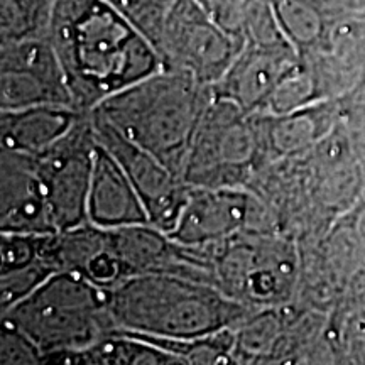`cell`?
Masks as SVG:
<instances>
[{
	"label": "cell",
	"mask_w": 365,
	"mask_h": 365,
	"mask_svg": "<svg viewBox=\"0 0 365 365\" xmlns=\"http://www.w3.org/2000/svg\"><path fill=\"white\" fill-rule=\"evenodd\" d=\"M318 2L322 4V6L325 7L330 14L362 7V0H318Z\"/></svg>",
	"instance_id": "cb8c5ba5"
},
{
	"label": "cell",
	"mask_w": 365,
	"mask_h": 365,
	"mask_svg": "<svg viewBox=\"0 0 365 365\" xmlns=\"http://www.w3.org/2000/svg\"><path fill=\"white\" fill-rule=\"evenodd\" d=\"M48 39L81 112L164 68L154 44L105 0H56Z\"/></svg>",
	"instance_id": "6da1fadb"
},
{
	"label": "cell",
	"mask_w": 365,
	"mask_h": 365,
	"mask_svg": "<svg viewBox=\"0 0 365 365\" xmlns=\"http://www.w3.org/2000/svg\"><path fill=\"white\" fill-rule=\"evenodd\" d=\"M340 124L362 170L365 181V78L339 98Z\"/></svg>",
	"instance_id": "ffe728a7"
},
{
	"label": "cell",
	"mask_w": 365,
	"mask_h": 365,
	"mask_svg": "<svg viewBox=\"0 0 365 365\" xmlns=\"http://www.w3.org/2000/svg\"><path fill=\"white\" fill-rule=\"evenodd\" d=\"M281 29L299 56L318 51L331 14L318 0H271Z\"/></svg>",
	"instance_id": "ac0fdd59"
},
{
	"label": "cell",
	"mask_w": 365,
	"mask_h": 365,
	"mask_svg": "<svg viewBox=\"0 0 365 365\" xmlns=\"http://www.w3.org/2000/svg\"><path fill=\"white\" fill-rule=\"evenodd\" d=\"M0 314L39 346L44 360L88 349L115 331L108 291L70 271L53 274Z\"/></svg>",
	"instance_id": "277c9868"
},
{
	"label": "cell",
	"mask_w": 365,
	"mask_h": 365,
	"mask_svg": "<svg viewBox=\"0 0 365 365\" xmlns=\"http://www.w3.org/2000/svg\"><path fill=\"white\" fill-rule=\"evenodd\" d=\"M362 6H364V7H365V0H362Z\"/></svg>",
	"instance_id": "d4e9b609"
},
{
	"label": "cell",
	"mask_w": 365,
	"mask_h": 365,
	"mask_svg": "<svg viewBox=\"0 0 365 365\" xmlns=\"http://www.w3.org/2000/svg\"><path fill=\"white\" fill-rule=\"evenodd\" d=\"M88 222L100 228L150 223L148 210L124 168L98 140L88 195Z\"/></svg>",
	"instance_id": "9a60e30c"
},
{
	"label": "cell",
	"mask_w": 365,
	"mask_h": 365,
	"mask_svg": "<svg viewBox=\"0 0 365 365\" xmlns=\"http://www.w3.org/2000/svg\"><path fill=\"white\" fill-rule=\"evenodd\" d=\"M95 150L97 137L90 112L63 139L36 156L56 232L88 223Z\"/></svg>",
	"instance_id": "9c48e42d"
},
{
	"label": "cell",
	"mask_w": 365,
	"mask_h": 365,
	"mask_svg": "<svg viewBox=\"0 0 365 365\" xmlns=\"http://www.w3.org/2000/svg\"><path fill=\"white\" fill-rule=\"evenodd\" d=\"M56 0H0V43L46 38Z\"/></svg>",
	"instance_id": "d6986e66"
},
{
	"label": "cell",
	"mask_w": 365,
	"mask_h": 365,
	"mask_svg": "<svg viewBox=\"0 0 365 365\" xmlns=\"http://www.w3.org/2000/svg\"><path fill=\"white\" fill-rule=\"evenodd\" d=\"M86 113L71 105H34L0 110V149L41 156L63 139Z\"/></svg>",
	"instance_id": "2e32d148"
},
{
	"label": "cell",
	"mask_w": 365,
	"mask_h": 365,
	"mask_svg": "<svg viewBox=\"0 0 365 365\" xmlns=\"http://www.w3.org/2000/svg\"><path fill=\"white\" fill-rule=\"evenodd\" d=\"M346 234L355 247L365 252V196L344 217Z\"/></svg>",
	"instance_id": "603a6c76"
},
{
	"label": "cell",
	"mask_w": 365,
	"mask_h": 365,
	"mask_svg": "<svg viewBox=\"0 0 365 365\" xmlns=\"http://www.w3.org/2000/svg\"><path fill=\"white\" fill-rule=\"evenodd\" d=\"M95 137L120 163L148 210L154 227L170 232L176 227L190 193V185L153 154L125 139L98 113L91 112Z\"/></svg>",
	"instance_id": "8fae6325"
},
{
	"label": "cell",
	"mask_w": 365,
	"mask_h": 365,
	"mask_svg": "<svg viewBox=\"0 0 365 365\" xmlns=\"http://www.w3.org/2000/svg\"><path fill=\"white\" fill-rule=\"evenodd\" d=\"M262 168L255 113L234 100L213 97L191 140L182 180L190 186H249Z\"/></svg>",
	"instance_id": "8992f818"
},
{
	"label": "cell",
	"mask_w": 365,
	"mask_h": 365,
	"mask_svg": "<svg viewBox=\"0 0 365 365\" xmlns=\"http://www.w3.org/2000/svg\"><path fill=\"white\" fill-rule=\"evenodd\" d=\"M122 12L156 48L164 21L176 0H105Z\"/></svg>",
	"instance_id": "44dd1931"
},
{
	"label": "cell",
	"mask_w": 365,
	"mask_h": 365,
	"mask_svg": "<svg viewBox=\"0 0 365 365\" xmlns=\"http://www.w3.org/2000/svg\"><path fill=\"white\" fill-rule=\"evenodd\" d=\"M277 230L271 208L250 186H190L173 239L193 249H207L245 232Z\"/></svg>",
	"instance_id": "ba28073f"
},
{
	"label": "cell",
	"mask_w": 365,
	"mask_h": 365,
	"mask_svg": "<svg viewBox=\"0 0 365 365\" xmlns=\"http://www.w3.org/2000/svg\"><path fill=\"white\" fill-rule=\"evenodd\" d=\"M44 364H102V365H180L182 360L140 336L112 333L78 352L51 355Z\"/></svg>",
	"instance_id": "e0dca14e"
},
{
	"label": "cell",
	"mask_w": 365,
	"mask_h": 365,
	"mask_svg": "<svg viewBox=\"0 0 365 365\" xmlns=\"http://www.w3.org/2000/svg\"><path fill=\"white\" fill-rule=\"evenodd\" d=\"M115 331L153 340H191L239 325L255 309L210 282L145 274L108 289Z\"/></svg>",
	"instance_id": "7a4b0ae2"
},
{
	"label": "cell",
	"mask_w": 365,
	"mask_h": 365,
	"mask_svg": "<svg viewBox=\"0 0 365 365\" xmlns=\"http://www.w3.org/2000/svg\"><path fill=\"white\" fill-rule=\"evenodd\" d=\"M0 232H56L36 158L7 149H0Z\"/></svg>",
	"instance_id": "7c38bea8"
},
{
	"label": "cell",
	"mask_w": 365,
	"mask_h": 365,
	"mask_svg": "<svg viewBox=\"0 0 365 365\" xmlns=\"http://www.w3.org/2000/svg\"><path fill=\"white\" fill-rule=\"evenodd\" d=\"M255 120L264 170L272 163L303 156L335 130L340 124V103L336 98L279 115L255 113Z\"/></svg>",
	"instance_id": "4fadbf2b"
},
{
	"label": "cell",
	"mask_w": 365,
	"mask_h": 365,
	"mask_svg": "<svg viewBox=\"0 0 365 365\" xmlns=\"http://www.w3.org/2000/svg\"><path fill=\"white\" fill-rule=\"evenodd\" d=\"M34 105H71L66 75L51 41L0 43V110Z\"/></svg>",
	"instance_id": "30bf717a"
},
{
	"label": "cell",
	"mask_w": 365,
	"mask_h": 365,
	"mask_svg": "<svg viewBox=\"0 0 365 365\" xmlns=\"http://www.w3.org/2000/svg\"><path fill=\"white\" fill-rule=\"evenodd\" d=\"M215 286L250 309L293 303L301 284L298 240L279 230L245 232L207 247Z\"/></svg>",
	"instance_id": "5b68a950"
},
{
	"label": "cell",
	"mask_w": 365,
	"mask_h": 365,
	"mask_svg": "<svg viewBox=\"0 0 365 365\" xmlns=\"http://www.w3.org/2000/svg\"><path fill=\"white\" fill-rule=\"evenodd\" d=\"M242 48L244 43L217 24L198 0H176L156 41L164 68L208 86L223 78Z\"/></svg>",
	"instance_id": "52a82bcc"
},
{
	"label": "cell",
	"mask_w": 365,
	"mask_h": 365,
	"mask_svg": "<svg viewBox=\"0 0 365 365\" xmlns=\"http://www.w3.org/2000/svg\"><path fill=\"white\" fill-rule=\"evenodd\" d=\"M44 355L29 336L7 323H2L0 333V364H43Z\"/></svg>",
	"instance_id": "7402d4cb"
},
{
	"label": "cell",
	"mask_w": 365,
	"mask_h": 365,
	"mask_svg": "<svg viewBox=\"0 0 365 365\" xmlns=\"http://www.w3.org/2000/svg\"><path fill=\"white\" fill-rule=\"evenodd\" d=\"M212 97L213 86L200 83L185 71L163 68L91 112L181 176L196 127Z\"/></svg>",
	"instance_id": "3957f363"
},
{
	"label": "cell",
	"mask_w": 365,
	"mask_h": 365,
	"mask_svg": "<svg viewBox=\"0 0 365 365\" xmlns=\"http://www.w3.org/2000/svg\"><path fill=\"white\" fill-rule=\"evenodd\" d=\"M299 59L293 46L266 48L244 44L223 78L213 85L215 95L234 100L250 113H257L274 86Z\"/></svg>",
	"instance_id": "5bb4252c"
}]
</instances>
